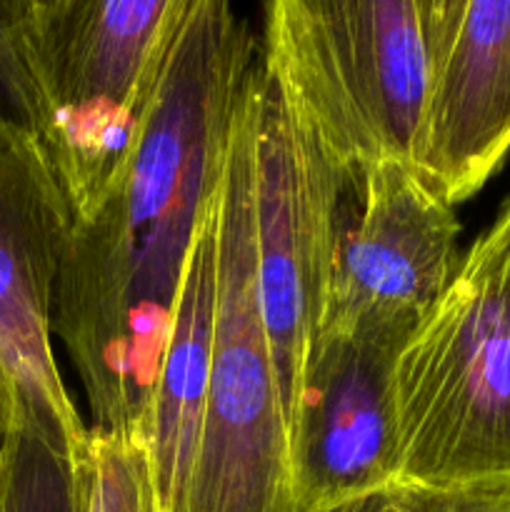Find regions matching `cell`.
Listing matches in <instances>:
<instances>
[{"label":"cell","mask_w":510,"mask_h":512,"mask_svg":"<svg viewBox=\"0 0 510 512\" xmlns=\"http://www.w3.org/2000/svg\"><path fill=\"white\" fill-rule=\"evenodd\" d=\"M10 425H13V410H10L8 390H5L3 375H0V453H3L5 440H8Z\"/></svg>","instance_id":"obj_16"},{"label":"cell","mask_w":510,"mask_h":512,"mask_svg":"<svg viewBox=\"0 0 510 512\" xmlns=\"http://www.w3.org/2000/svg\"><path fill=\"white\" fill-rule=\"evenodd\" d=\"M498 215L505 220V223H508V228H510V198L505 200V205H503V208H500Z\"/></svg>","instance_id":"obj_17"},{"label":"cell","mask_w":510,"mask_h":512,"mask_svg":"<svg viewBox=\"0 0 510 512\" xmlns=\"http://www.w3.org/2000/svg\"><path fill=\"white\" fill-rule=\"evenodd\" d=\"M395 443V483L510 488V228L500 215L400 350Z\"/></svg>","instance_id":"obj_3"},{"label":"cell","mask_w":510,"mask_h":512,"mask_svg":"<svg viewBox=\"0 0 510 512\" xmlns=\"http://www.w3.org/2000/svg\"><path fill=\"white\" fill-rule=\"evenodd\" d=\"M415 328L368 318L318 333L288 430L300 512L395 483V365Z\"/></svg>","instance_id":"obj_8"},{"label":"cell","mask_w":510,"mask_h":512,"mask_svg":"<svg viewBox=\"0 0 510 512\" xmlns=\"http://www.w3.org/2000/svg\"><path fill=\"white\" fill-rule=\"evenodd\" d=\"M260 63L263 58L240 95L218 188L213 365L183 512H300L255 270L253 115Z\"/></svg>","instance_id":"obj_5"},{"label":"cell","mask_w":510,"mask_h":512,"mask_svg":"<svg viewBox=\"0 0 510 512\" xmlns=\"http://www.w3.org/2000/svg\"><path fill=\"white\" fill-rule=\"evenodd\" d=\"M250 25L225 0H190L123 175L73 220L53 305L93 428L143 433L175 298L228 155Z\"/></svg>","instance_id":"obj_1"},{"label":"cell","mask_w":510,"mask_h":512,"mask_svg":"<svg viewBox=\"0 0 510 512\" xmlns=\"http://www.w3.org/2000/svg\"><path fill=\"white\" fill-rule=\"evenodd\" d=\"M428 33L413 168L455 208L510 150V0H428Z\"/></svg>","instance_id":"obj_9"},{"label":"cell","mask_w":510,"mask_h":512,"mask_svg":"<svg viewBox=\"0 0 510 512\" xmlns=\"http://www.w3.org/2000/svg\"><path fill=\"white\" fill-rule=\"evenodd\" d=\"M360 208L343 225L325 325L423 320L460 265V223L410 163H380L358 175ZM320 328V330H323Z\"/></svg>","instance_id":"obj_10"},{"label":"cell","mask_w":510,"mask_h":512,"mask_svg":"<svg viewBox=\"0 0 510 512\" xmlns=\"http://www.w3.org/2000/svg\"><path fill=\"white\" fill-rule=\"evenodd\" d=\"M190 0H0V90L70 210L123 175Z\"/></svg>","instance_id":"obj_2"},{"label":"cell","mask_w":510,"mask_h":512,"mask_svg":"<svg viewBox=\"0 0 510 512\" xmlns=\"http://www.w3.org/2000/svg\"><path fill=\"white\" fill-rule=\"evenodd\" d=\"M78 512H160L143 435L88 428L75 453Z\"/></svg>","instance_id":"obj_13"},{"label":"cell","mask_w":510,"mask_h":512,"mask_svg":"<svg viewBox=\"0 0 510 512\" xmlns=\"http://www.w3.org/2000/svg\"><path fill=\"white\" fill-rule=\"evenodd\" d=\"M443 493L390 483L310 512H438Z\"/></svg>","instance_id":"obj_14"},{"label":"cell","mask_w":510,"mask_h":512,"mask_svg":"<svg viewBox=\"0 0 510 512\" xmlns=\"http://www.w3.org/2000/svg\"><path fill=\"white\" fill-rule=\"evenodd\" d=\"M260 55L340 168L413 165L430 78L428 0H273Z\"/></svg>","instance_id":"obj_4"},{"label":"cell","mask_w":510,"mask_h":512,"mask_svg":"<svg viewBox=\"0 0 510 512\" xmlns=\"http://www.w3.org/2000/svg\"><path fill=\"white\" fill-rule=\"evenodd\" d=\"M75 453L35 425H10L0 453V512H78Z\"/></svg>","instance_id":"obj_12"},{"label":"cell","mask_w":510,"mask_h":512,"mask_svg":"<svg viewBox=\"0 0 510 512\" xmlns=\"http://www.w3.org/2000/svg\"><path fill=\"white\" fill-rule=\"evenodd\" d=\"M355 185L358 175L335 163L260 63L253 115L255 270L288 430L323 328L345 200Z\"/></svg>","instance_id":"obj_6"},{"label":"cell","mask_w":510,"mask_h":512,"mask_svg":"<svg viewBox=\"0 0 510 512\" xmlns=\"http://www.w3.org/2000/svg\"><path fill=\"white\" fill-rule=\"evenodd\" d=\"M438 512H510V488L443 493Z\"/></svg>","instance_id":"obj_15"},{"label":"cell","mask_w":510,"mask_h":512,"mask_svg":"<svg viewBox=\"0 0 510 512\" xmlns=\"http://www.w3.org/2000/svg\"><path fill=\"white\" fill-rule=\"evenodd\" d=\"M70 210L25 130L0 110V375L13 423L80 448V420L53 353V305Z\"/></svg>","instance_id":"obj_7"},{"label":"cell","mask_w":510,"mask_h":512,"mask_svg":"<svg viewBox=\"0 0 510 512\" xmlns=\"http://www.w3.org/2000/svg\"><path fill=\"white\" fill-rule=\"evenodd\" d=\"M220 188V185H218ZM218 190L195 233L143 425L160 512H183L208 398L218 310Z\"/></svg>","instance_id":"obj_11"}]
</instances>
